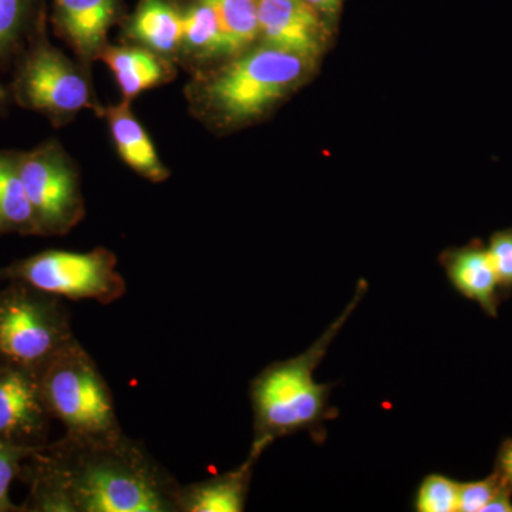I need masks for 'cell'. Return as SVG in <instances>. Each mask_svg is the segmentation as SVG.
Returning <instances> with one entry per match:
<instances>
[{
	"label": "cell",
	"mask_w": 512,
	"mask_h": 512,
	"mask_svg": "<svg viewBox=\"0 0 512 512\" xmlns=\"http://www.w3.org/2000/svg\"><path fill=\"white\" fill-rule=\"evenodd\" d=\"M35 450L0 441V512H22V507L10 500V487L19 478L23 461Z\"/></svg>",
	"instance_id": "22"
},
{
	"label": "cell",
	"mask_w": 512,
	"mask_h": 512,
	"mask_svg": "<svg viewBox=\"0 0 512 512\" xmlns=\"http://www.w3.org/2000/svg\"><path fill=\"white\" fill-rule=\"evenodd\" d=\"M52 420L40 373L0 363V441L29 448L46 446Z\"/></svg>",
	"instance_id": "9"
},
{
	"label": "cell",
	"mask_w": 512,
	"mask_h": 512,
	"mask_svg": "<svg viewBox=\"0 0 512 512\" xmlns=\"http://www.w3.org/2000/svg\"><path fill=\"white\" fill-rule=\"evenodd\" d=\"M40 25L35 0H0V64L18 59Z\"/></svg>",
	"instance_id": "19"
},
{
	"label": "cell",
	"mask_w": 512,
	"mask_h": 512,
	"mask_svg": "<svg viewBox=\"0 0 512 512\" xmlns=\"http://www.w3.org/2000/svg\"><path fill=\"white\" fill-rule=\"evenodd\" d=\"M128 103L130 101L123 100V103L117 106L100 109V113L109 123L117 153L121 160L141 177L151 183H163L170 177V170L161 163L146 128L131 113Z\"/></svg>",
	"instance_id": "14"
},
{
	"label": "cell",
	"mask_w": 512,
	"mask_h": 512,
	"mask_svg": "<svg viewBox=\"0 0 512 512\" xmlns=\"http://www.w3.org/2000/svg\"><path fill=\"white\" fill-rule=\"evenodd\" d=\"M10 234L37 235V228L16 151L0 150V237Z\"/></svg>",
	"instance_id": "17"
},
{
	"label": "cell",
	"mask_w": 512,
	"mask_h": 512,
	"mask_svg": "<svg viewBox=\"0 0 512 512\" xmlns=\"http://www.w3.org/2000/svg\"><path fill=\"white\" fill-rule=\"evenodd\" d=\"M40 387L47 410L64 436L80 441L123 436L113 393L90 353L74 338L42 370Z\"/></svg>",
	"instance_id": "4"
},
{
	"label": "cell",
	"mask_w": 512,
	"mask_h": 512,
	"mask_svg": "<svg viewBox=\"0 0 512 512\" xmlns=\"http://www.w3.org/2000/svg\"><path fill=\"white\" fill-rule=\"evenodd\" d=\"M0 281L22 282L63 301L103 305L119 301L127 289L117 271L116 255L106 248L89 252L47 249L0 269Z\"/></svg>",
	"instance_id": "6"
},
{
	"label": "cell",
	"mask_w": 512,
	"mask_h": 512,
	"mask_svg": "<svg viewBox=\"0 0 512 512\" xmlns=\"http://www.w3.org/2000/svg\"><path fill=\"white\" fill-rule=\"evenodd\" d=\"M97 59L103 60L114 74L126 101L170 82L174 76L170 63L147 47L106 46Z\"/></svg>",
	"instance_id": "15"
},
{
	"label": "cell",
	"mask_w": 512,
	"mask_h": 512,
	"mask_svg": "<svg viewBox=\"0 0 512 512\" xmlns=\"http://www.w3.org/2000/svg\"><path fill=\"white\" fill-rule=\"evenodd\" d=\"M308 60L266 46L245 53L200 82L192 83V106L205 117L238 124L262 116L301 82Z\"/></svg>",
	"instance_id": "3"
},
{
	"label": "cell",
	"mask_w": 512,
	"mask_h": 512,
	"mask_svg": "<svg viewBox=\"0 0 512 512\" xmlns=\"http://www.w3.org/2000/svg\"><path fill=\"white\" fill-rule=\"evenodd\" d=\"M487 251L497 275L501 296L508 298L512 293V227L494 232Z\"/></svg>",
	"instance_id": "24"
},
{
	"label": "cell",
	"mask_w": 512,
	"mask_h": 512,
	"mask_svg": "<svg viewBox=\"0 0 512 512\" xmlns=\"http://www.w3.org/2000/svg\"><path fill=\"white\" fill-rule=\"evenodd\" d=\"M440 262L451 286L461 296L477 303L485 315L497 318L503 296L483 242L473 241L466 247L448 249L440 256Z\"/></svg>",
	"instance_id": "11"
},
{
	"label": "cell",
	"mask_w": 512,
	"mask_h": 512,
	"mask_svg": "<svg viewBox=\"0 0 512 512\" xmlns=\"http://www.w3.org/2000/svg\"><path fill=\"white\" fill-rule=\"evenodd\" d=\"M9 104V92L3 87V84L0 83V113L6 110Z\"/></svg>",
	"instance_id": "28"
},
{
	"label": "cell",
	"mask_w": 512,
	"mask_h": 512,
	"mask_svg": "<svg viewBox=\"0 0 512 512\" xmlns=\"http://www.w3.org/2000/svg\"><path fill=\"white\" fill-rule=\"evenodd\" d=\"M367 284L360 281L355 296L338 319L301 355L266 366L249 387L254 413V440L251 450L264 453L274 441L306 431L316 444L326 439V421L336 419L338 410L330 406L333 384L318 383V369L333 340L365 298Z\"/></svg>",
	"instance_id": "2"
},
{
	"label": "cell",
	"mask_w": 512,
	"mask_h": 512,
	"mask_svg": "<svg viewBox=\"0 0 512 512\" xmlns=\"http://www.w3.org/2000/svg\"><path fill=\"white\" fill-rule=\"evenodd\" d=\"M484 512H512V488L505 484L490 504L484 508Z\"/></svg>",
	"instance_id": "26"
},
{
	"label": "cell",
	"mask_w": 512,
	"mask_h": 512,
	"mask_svg": "<svg viewBox=\"0 0 512 512\" xmlns=\"http://www.w3.org/2000/svg\"><path fill=\"white\" fill-rule=\"evenodd\" d=\"M261 454L249 451L241 466L187 485L178 493V512H242L247 505L256 461Z\"/></svg>",
	"instance_id": "13"
},
{
	"label": "cell",
	"mask_w": 512,
	"mask_h": 512,
	"mask_svg": "<svg viewBox=\"0 0 512 512\" xmlns=\"http://www.w3.org/2000/svg\"><path fill=\"white\" fill-rule=\"evenodd\" d=\"M313 9L323 13V15L333 16L339 12L343 0H306Z\"/></svg>",
	"instance_id": "27"
},
{
	"label": "cell",
	"mask_w": 512,
	"mask_h": 512,
	"mask_svg": "<svg viewBox=\"0 0 512 512\" xmlns=\"http://www.w3.org/2000/svg\"><path fill=\"white\" fill-rule=\"evenodd\" d=\"M505 484H508L507 481L495 468L483 480L458 484V512H484V508Z\"/></svg>",
	"instance_id": "23"
},
{
	"label": "cell",
	"mask_w": 512,
	"mask_h": 512,
	"mask_svg": "<svg viewBox=\"0 0 512 512\" xmlns=\"http://www.w3.org/2000/svg\"><path fill=\"white\" fill-rule=\"evenodd\" d=\"M39 237H62L82 222L86 205L80 175L56 140L16 151Z\"/></svg>",
	"instance_id": "8"
},
{
	"label": "cell",
	"mask_w": 512,
	"mask_h": 512,
	"mask_svg": "<svg viewBox=\"0 0 512 512\" xmlns=\"http://www.w3.org/2000/svg\"><path fill=\"white\" fill-rule=\"evenodd\" d=\"M76 338L63 299L22 284L0 289V363L39 372Z\"/></svg>",
	"instance_id": "5"
},
{
	"label": "cell",
	"mask_w": 512,
	"mask_h": 512,
	"mask_svg": "<svg viewBox=\"0 0 512 512\" xmlns=\"http://www.w3.org/2000/svg\"><path fill=\"white\" fill-rule=\"evenodd\" d=\"M495 470L500 471L508 485L512 488V439H507L501 444L495 460Z\"/></svg>",
	"instance_id": "25"
},
{
	"label": "cell",
	"mask_w": 512,
	"mask_h": 512,
	"mask_svg": "<svg viewBox=\"0 0 512 512\" xmlns=\"http://www.w3.org/2000/svg\"><path fill=\"white\" fill-rule=\"evenodd\" d=\"M29 488L22 512H178L181 484L143 444L126 436H63L22 464Z\"/></svg>",
	"instance_id": "1"
},
{
	"label": "cell",
	"mask_w": 512,
	"mask_h": 512,
	"mask_svg": "<svg viewBox=\"0 0 512 512\" xmlns=\"http://www.w3.org/2000/svg\"><path fill=\"white\" fill-rule=\"evenodd\" d=\"M458 484L441 474H430L421 481L414 498L419 512H458Z\"/></svg>",
	"instance_id": "21"
},
{
	"label": "cell",
	"mask_w": 512,
	"mask_h": 512,
	"mask_svg": "<svg viewBox=\"0 0 512 512\" xmlns=\"http://www.w3.org/2000/svg\"><path fill=\"white\" fill-rule=\"evenodd\" d=\"M306 0H258L259 33L266 45L315 59L323 45V28Z\"/></svg>",
	"instance_id": "10"
},
{
	"label": "cell",
	"mask_w": 512,
	"mask_h": 512,
	"mask_svg": "<svg viewBox=\"0 0 512 512\" xmlns=\"http://www.w3.org/2000/svg\"><path fill=\"white\" fill-rule=\"evenodd\" d=\"M42 25L16 59L12 96L20 107L63 126L80 111L97 109L89 80L64 53L50 45Z\"/></svg>",
	"instance_id": "7"
},
{
	"label": "cell",
	"mask_w": 512,
	"mask_h": 512,
	"mask_svg": "<svg viewBox=\"0 0 512 512\" xmlns=\"http://www.w3.org/2000/svg\"><path fill=\"white\" fill-rule=\"evenodd\" d=\"M214 10L224 40L225 56L235 55L259 35L258 0H198Z\"/></svg>",
	"instance_id": "18"
},
{
	"label": "cell",
	"mask_w": 512,
	"mask_h": 512,
	"mask_svg": "<svg viewBox=\"0 0 512 512\" xmlns=\"http://www.w3.org/2000/svg\"><path fill=\"white\" fill-rule=\"evenodd\" d=\"M128 35L158 55H171L183 42V16L168 0H141Z\"/></svg>",
	"instance_id": "16"
},
{
	"label": "cell",
	"mask_w": 512,
	"mask_h": 512,
	"mask_svg": "<svg viewBox=\"0 0 512 512\" xmlns=\"http://www.w3.org/2000/svg\"><path fill=\"white\" fill-rule=\"evenodd\" d=\"M119 12V0H55V25L74 52L96 60Z\"/></svg>",
	"instance_id": "12"
},
{
	"label": "cell",
	"mask_w": 512,
	"mask_h": 512,
	"mask_svg": "<svg viewBox=\"0 0 512 512\" xmlns=\"http://www.w3.org/2000/svg\"><path fill=\"white\" fill-rule=\"evenodd\" d=\"M183 16V42L181 46L192 56L214 57L225 56L224 40L220 22L210 6L195 2Z\"/></svg>",
	"instance_id": "20"
}]
</instances>
